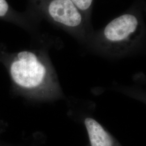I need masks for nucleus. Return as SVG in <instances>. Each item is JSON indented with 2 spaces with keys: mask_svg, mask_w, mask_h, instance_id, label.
<instances>
[{
  "mask_svg": "<svg viewBox=\"0 0 146 146\" xmlns=\"http://www.w3.org/2000/svg\"><path fill=\"white\" fill-rule=\"evenodd\" d=\"M84 123L92 146H112L110 135L96 121L92 118H87Z\"/></svg>",
  "mask_w": 146,
  "mask_h": 146,
  "instance_id": "obj_3",
  "label": "nucleus"
},
{
  "mask_svg": "<svg viewBox=\"0 0 146 146\" xmlns=\"http://www.w3.org/2000/svg\"><path fill=\"white\" fill-rule=\"evenodd\" d=\"M145 25L135 14L126 13L113 19L94 37L93 44L100 52L121 57L134 52L144 41Z\"/></svg>",
  "mask_w": 146,
  "mask_h": 146,
  "instance_id": "obj_2",
  "label": "nucleus"
},
{
  "mask_svg": "<svg viewBox=\"0 0 146 146\" xmlns=\"http://www.w3.org/2000/svg\"><path fill=\"white\" fill-rule=\"evenodd\" d=\"M0 19L9 22L28 31H33L35 28L36 24L26 17L12 12L6 0H0Z\"/></svg>",
  "mask_w": 146,
  "mask_h": 146,
  "instance_id": "obj_4",
  "label": "nucleus"
},
{
  "mask_svg": "<svg viewBox=\"0 0 146 146\" xmlns=\"http://www.w3.org/2000/svg\"><path fill=\"white\" fill-rule=\"evenodd\" d=\"M82 14L88 12L93 0H70ZM84 15V14H83Z\"/></svg>",
  "mask_w": 146,
  "mask_h": 146,
  "instance_id": "obj_5",
  "label": "nucleus"
},
{
  "mask_svg": "<svg viewBox=\"0 0 146 146\" xmlns=\"http://www.w3.org/2000/svg\"><path fill=\"white\" fill-rule=\"evenodd\" d=\"M0 63L8 73L13 88L20 94L42 98L52 95L57 89L55 71L43 49L11 52L1 43Z\"/></svg>",
  "mask_w": 146,
  "mask_h": 146,
  "instance_id": "obj_1",
  "label": "nucleus"
}]
</instances>
